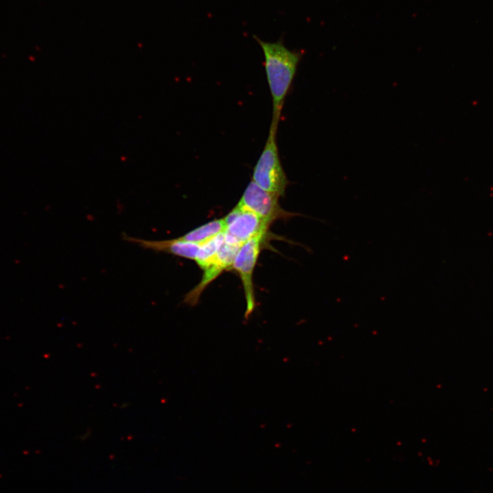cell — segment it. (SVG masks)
<instances>
[{
    "label": "cell",
    "instance_id": "6da1fadb",
    "mask_svg": "<svg viewBox=\"0 0 493 493\" xmlns=\"http://www.w3.org/2000/svg\"><path fill=\"white\" fill-rule=\"evenodd\" d=\"M263 51L266 79L273 101L270 126L278 128L285 99L302 57L300 51L288 49L281 40L266 42L253 36Z\"/></svg>",
    "mask_w": 493,
    "mask_h": 493
},
{
    "label": "cell",
    "instance_id": "7a4b0ae2",
    "mask_svg": "<svg viewBox=\"0 0 493 493\" xmlns=\"http://www.w3.org/2000/svg\"><path fill=\"white\" fill-rule=\"evenodd\" d=\"M277 128L270 126L268 136L252 174V181L263 190L283 196L288 184L277 143Z\"/></svg>",
    "mask_w": 493,
    "mask_h": 493
},
{
    "label": "cell",
    "instance_id": "52a82bcc",
    "mask_svg": "<svg viewBox=\"0 0 493 493\" xmlns=\"http://www.w3.org/2000/svg\"><path fill=\"white\" fill-rule=\"evenodd\" d=\"M124 239L146 249L193 260H195L200 246L199 244L184 241L179 238L164 240H149L124 236Z\"/></svg>",
    "mask_w": 493,
    "mask_h": 493
},
{
    "label": "cell",
    "instance_id": "9c48e42d",
    "mask_svg": "<svg viewBox=\"0 0 493 493\" xmlns=\"http://www.w3.org/2000/svg\"><path fill=\"white\" fill-rule=\"evenodd\" d=\"M225 241L224 232L200 244L194 261L203 270L215 258Z\"/></svg>",
    "mask_w": 493,
    "mask_h": 493
},
{
    "label": "cell",
    "instance_id": "ba28073f",
    "mask_svg": "<svg viewBox=\"0 0 493 493\" xmlns=\"http://www.w3.org/2000/svg\"><path fill=\"white\" fill-rule=\"evenodd\" d=\"M225 228L224 218L216 219L191 230L179 238L184 241L201 244L224 232Z\"/></svg>",
    "mask_w": 493,
    "mask_h": 493
},
{
    "label": "cell",
    "instance_id": "277c9868",
    "mask_svg": "<svg viewBox=\"0 0 493 493\" xmlns=\"http://www.w3.org/2000/svg\"><path fill=\"white\" fill-rule=\"evenodd\" d=\"M279 198L277 194L263 190L251 180L245 188L238 205L255 214L270 225L276 220L295 216L294 213L287 212L280 206Z\"/></svg>",
    "mask_w": 493,
    "mask_h": 493
},
{
    "label": "cell",
    "instance_id": "5b68a950",
    "mask_svg": "<svg viewBox=\"0 0 493 493\" xmlns=\"http://www.w3.org/2000/svg\"><path fill=\"white\" fill-rule=\"evenodd\" d=\"M240 246L224 241L213 261L203 270L199 283L184 296L183 302L195 306L204 290L225 269L231 267L234 257Z\"/></svg>",
    "mask_w": 493,
    "mask_h": 493
},
{
    "label": "cell",
    "instance_id": "3957f363",
    "mask_svg": "<svg viewBox=\"0 0 493 493\" xmlns=\"http://www.w3.org/2000/svg\"><path fill=\"white\" fill-rule=\"evenodd\" d=\"M266 234L257 235L242 244L236 254L231 265V268L238 273L243 286L246 304L244 313L246 320L249 318L256 307L253 273Z\"/></svg>",
    "mask_w": 493,
    "mask_h": 493
},
{
    "label": "cell",
    "instance_id": "8992f818",
    "mask_svg": "<svg viewBox=\"0 0 493 493\" xmlns=\"http://www.w3.org/2000/svg\"><path fill=\"white\" fill-rule=\"evenodd\" d=\"M240 208L238 216L226 227L224 235L226 242L241 246L257 235L266 233L270 225L255 214Z\"/></svg>",
    "mask_w": 493,
    "mask_h": 493
}]
</instances>
